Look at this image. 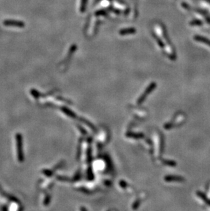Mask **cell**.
<instances>
[{
    "mask_svg": "<svg viewBox=\"0 0 210 211\" xmlns=\"http://www.w3.org/2000/svg\"><path fill=\"white\" fill-rule=\"evenodd\" d=\"M22 139L20 134H17L16 135V145H17V152L18 157L20 159V161H23V152H22Z\"/></svg>",
    "mask_w": 210,
    "mask_h": 211,
    "instance_id": "cell-1",
    "label": "cell"
},
{
    "mask_svg": "<svg viewBox=\"0 0 210 211\" xmlns=\"http://www.w3.org/2000/svg\"><path fill=\"white\" fill-rule=\"evenodd\" d=\"M4 24L5 26H12V27H18V28H23L25 26V23L21 21H5Z\"/></svg>",
    "mask_w": 210,
    "mask_h": 211,
    "instance_id": "cell-2",
    "label": "cell"
},
{
    "mask_svg": "<svg viewBox=\"0 0 210 211\" xmlns=\"http://www.w3.org/2000/svg\"><path fill=\"white\" fill-rule=\"evenodd\" d=\"M198 40H201V41H203V42L206 43V44L210 45V41H209V40H207L205 39H202V38H198Z\"/></svg>",
    "mask_w": 210,
    "mask_h": 211,
    "instance_id": "cell-3",
    "label": "cell"
}]
</instances>
